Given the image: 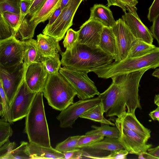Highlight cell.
Returning a JSON list of instances; mask_svg holds the SVG:
<instances>
[{
  "label": "cell",
  "mask_w": 159,
  "mask_h": 159,
  "mask_svg": "<svg viewBox=\"0 0 159 159\" xmlns=\"http://www.w3.org/2000/svg\"><path fill=\"white\" fill-rule=\"evenodd\" d=\"M149 69L143 68L111 77V85L98 95L107 117H117L124 113H134L137 108L141 109L139 95V82Z\"/></svg>",
  "instance_id": "obj_1"
},
{
  "label": "cell",
  "mask_w": 159,
  "mask_h": 159,
  "mask_svg": "<svg viewBox=\"0 0 159 159\" xmlns=\"http://www.w3.org/2000/svg\"><path fill=\"white\" fill-rule=\"evenodd\" d=\"M60 53L63 66L88 73L107 65L115 60L114 57L105 53L98 47L92 48L79 43L72 50H66Z\"/></svg>",
  "instance_id": "obj_2"
},
{
  "label": "cell",
  "mask_w": 159,
  "mask_h": 159,
  "mask_svg": "<svg viewBox=\"0 0 159 159\" xmlns=\"http://www.w3.org/2000/svg\"><path fill=\"white\" fill-rule=\"evenodd\" d=\"M43 93L38 92L26 116L24 132L29 142L51 147L43 100Z\"/></svg>",
  "instance_id": "obj_3"
},
{
  "label": "cell",
  "mask_w": 159,
  "mask_h": 159,
  "mask_svg": "<svg viewBox=\"0 0 159 159\" xmlns=\"http://www.w3.org/2000/svg\"><path fill=\"white\" fill-rule=\"evenodd\" d=\"M159 67V47L155 48L144 55L134 58H127L119 61L112 62L93 72L98 77L108 79L129 73L142 69H155Z\"/></svg>",
  "instance_id": "obj_4"
},
{
  "label": "cell",
  "mask_w": 159,
  "mask_h": 159,
  "mask_svg": "<svg viewBox=\"0 0 159 159\" xmlns=\"http://www.w3.org/2000/svg\"><path fill=\"white\" fill-rule=\"evenodd\" d=\"M42 92L49 105L61 111L74 103V98L77 95L75 89L59 72L49 74Z\"/></svg>",
  "instance_id": "obj_5"
},
{
  "label": "cell",
  "mask_w": 159,
  "mask_h": 159,
  "mask_svg": "<svg viewBox=\"0 0 159 159\" xmlns=\"http://www.w3.org/2000/svg\"><path fill=\"white\" fill-rule=\"evenodd\" d=\"M59 72L75 89L80 99L91 98L100 94L94 82L88 77V73L66 66L61 67Z\"/></svg>",
  "instance_id": "obj_6"
},
{
  "label": "cell",
  "mask_w": 159,
  "mask_h": 159,
  "mask_svg": "<svg viewBox=\"0 0 159 159\" xmlns=\"http://www.w3.org/2000/svg\"><path fill=\"white\" fill-rule=\"evenodd\" d=\"M84 0H69L62 9L59 16L51 25L45 26L43 34L54 38L60 41L73 25L75 14Z\"/></svg>",
  "instance_id": "obj_7"
},
{
  "label": "cell",
  "mask_w": 159,
  "mask_h": 159,
  "mask_svg": "<svg viewBox=\"0 0 159 159\" xmlns=\"http://www.w3.org/2000/svg\"><path fill=\"white\" fill-rule=\"evenodd\" d=\"M25 72L24 62L10 66L0 65V83L10 106L24 80Z\"/></svg>",
  "instance_id": "obj_8"
},
{
  "label": "cell",
  "mask_w": 159,
  "mask_h": 159,
  "mask_svg": "<svg viewBox=\"0 0 159 159\" xmlns=\"http://www.w3.org/2000/svg\"><path fill=\"white\" fill-rule=\"evenodd\" d=\"M26 44L14 36L0 40V65L10 66L24 62Z\"/></svg>",
  "instance_id": "obj_9"
},
{
  "label": "cell",
  "mask_w": 159,
  "mask_h": 159,
  "mask_svg": "<svg viewBox=\"0 0 159 159\" xmlns=\"http://www.w3.org/2000/svg\"><path fill=\"white\" fill-rule=\"evenodd\" d=\"M111 28L116 41L115 61H121L127 58L130 49L137 39L121 18L116 20Z\"/></svg>",
  "instance_id": "obj_10"
},
{
  "label": "cell",
  "mask_w": 159,
  "mask_h": 159,
  "mask_svg": "<svg viewBox=\"0 0 159 159\" xmlns=\"http://www.w3.org/2000/svg\"><path fill=\"white\" fill-rule=\"evenodd\" d=\"M101 101L98 96L85 100L80 99L74 102L61 111L57 117L60 122V127L63 128H72L75 121L81 115Z\"/></svg>",
  "instance_id": "obj_11"
},
{
  "label": "cell",
  "mask_w": 159,
  "mask_h": 159,
  "mask_svg": "<svg viewBox=\"0 0 159 159\" xmlns=\"http://www.w3.org/2000/svg\"><path fill=\"white\" fill-rule=\"evenodd\" d=\"M37 93L32 91L29 89L24 79L10 105L13 123L26 117Z\"/></svg>",
  "instance_id": "obj_12"
},
{
  "label": "cell",
  "mask_w": 159,
  "mask_h": 159,
  "mask_svg": "<svg viewBox=\"0 0 159 159\" xmlns=\"http://www.w3.org/2000/svg\"><path fill=\"white\" fill-rule=\"evenodd\" d=\"M115 124L119 132V139L129 153L139 155L152 147L151 144L147 143V140L116 120Z\"/></svg>",
  "instance_id": "obj_13"
},
{
  "label": "cell",
  "mask_w": 159,
  "mask_h": 159,
  "mask_svg": "<svg viewBox=\"0 0 159 159\" xmlns=\"http://www.w3.org/2000/svg\"><path fill=\"white\" fill-rule=\"evenodd\" d=\"M49 74L43 64L34 62L25 69V80L32 92L42 91L46 84Z\"/></svg>",
  "instance_id": "obj_14"
},
{
  "label": "cell",
  "mask_w": 159,
  "mask_h": 159,
  "mask_svg": "<svg viewBox=\"0 0 159 159\" xmlns=\"http://www.w3.org/2000/svg\"><path fill=\"white\" fill-rule=\"evenodd\" d=\"M103 26L99 22L88 19L78 30V43L92 48L98 47Z\"/></svg>",
  "instance_id": "obj_15"
},
{
  "label": "cell",
  "mask_w": 159,
  "mask_h": 159,
  "mask_svg": "<svg viewBox=\"0 0 159 159\" xmlns=\"http://www.w3.org/2000/svg\"><path fill=\"white\" fill-rule=\"evenodd\" d=\"M121 19L136 39L152 44L153 37L151 31L142 23L137 14L126 12Z\"/></svg>",
  "instance_id": "obj_16"
},
{
  "label": "cell",
  "mask_w": 159,
  "mask_h": 159,
  "mask_svg": "<svg viewBox=\"0 0 159 159\" xmlns=\"http://www.w3.org/2000/svg\"><path fill=\"white\" fill-rule=\"evenodd\" d=\"M116 120L148 140L151 137V131L144 127L137 120L135 113L122 114Z\"/></svg>",
  "instance_id": "obj_17"
},
{
  "label": "cell",
  "mask_w": 159,
  "mask_h": 159,
  "mask_svg": "<svg viewBox=\"0 0 159 159\" xmlns=\"http://www.w3.org/2000/svg\"><path fill=\"white\" fill-rule=\"evenodd\" d=\"M90 20L97 21L104 26L112 27L116 21L109 7L102 4H95L90 8Z\"/></svg>",
  "instance_id": "obj_18"
},
{
  "label": "cell",
  "mask_w": 159,
  "mask_h": 159,
  "mask_svg": "<svg viewBox=\"0 0 159 159\" xmlns=\"http://www.w3.org/2000/svg\"><path fill=\"white\" fill-rule=\"evenodd\" d=\"M39 50L43 57L53 55L61 52L59 41L52 37L42 34L37 36Z\"/></svg>",
  "instance_id": "obj_19"
},
{
  "label": "cell",
  "mask_w": 159,
  "mask_h": 159,
  "mask_svg": "<svg viewBox=\"0 0 159 159\" xmlns=\"http://www.w3.org/2000/svg\"><path fill=\"white\" fill-rule=\"evenodd\" d=\"M62 0H47L41 8L33 16L30 21L34 29L40 23L48 19L53 13L59 7Z\"/></svg>",
  "instance_id": "obj_20"
},
{
  "label": "cell",
  "mask_w": 159,
  "mask_h": 159,
  "mask_svg": "<svg viewBox=\"0 0 159 159\" xmlns=\"http://www.w3.org/2000/svg\"><path fill=\"white\" fill-rule=\"evenodd\" d=\"M29 149L31 159H65L64 154L52 147H46L36 143L29 142Z\"/></svg>",
  "instance_id": "obj_21"
},
{
  "label": "cell",
  "mask_w": 159,
  "mask_h": 159,
  "mask_svg": "<svg viewBox=\"0 0 159 159\" xmlns=\"http://www.w3.org/2000/svg\"><path fill=\"white\" fill-rule=\"evenodd\" d=\"M98 47L105 53L114 57L115 59L116 41L111 28L103 26Z\"/></svg>",
  "instance_id": "obj_22"
},
{
  "label": "cell",
  "mask_w": 159,
  "mask_h": 159,
  "mask_svg": "<svg viewBox=\"0 0 159 159\" xmlns=\"http://www.w3.org/2000/svg\"><path fill=\"white\" fill-rule=\"evenodd\" d=\"M43 57L39 50L36 40L32 39L26 42L23 61L25 69L33 63L42 62Z\"/></svg>",
  "instance_id": "obj_23"
},
{
  "label": "cell",
  "mask_w": 159,
  "mask_h": 159,
  "mask_svg": "<svg viewBox=\"0 0 159 159\" xmlns=\"http://www.w3.org/2000/svg\"><path fill=\"white\" fill-rule=\"evenodd\" d=\"M104 105L101 100L98 104L92 107L81 115L80 117L91 120L101 124L115 126V124L104 117Z\"/></svg>",
  "instance_id": "obj_24"
},
{
  "label": "cell",
  "mask_w": 159,
  "mask_h": 159,
  "mask_svg": "<svg viewBox=\"0 0 159 159\" xmlns=\"http://www.w3.org/2000/svg\"><path fill=\"white\" fill-rule=\"evenodd\" d=\"M84 148L110 152L119 149H125L119 138L107 137H106L103 140L95 142Z\"/></svg>",
  "instance_id": "obj_25"
},
{
  "label": "cell",
  "mask_w": 159,
  "mask_h": 159,
  "mask_svg": "<svg viewBox=\"0 0 159 159\" xmlns=\"http://www.w3.org/2000/svg\"><path fill=\"white\" fill-rule=\"evenodd\" d=\"M156 47L152 44L137 39L130 49L127 58H134L144 55L152 51Z\"/></svg>",
  "instance_id": "obj_26"
},
{
  "label": "cell",
  "mask_w": 159,
  "mask_h": 159,
  "mask_svg": "<svg viewBox=\"0 0 159 159\" xmlns=\"http://www.w3.org/2000/svg\"><path fill=\"white\" fill-rule=\"evenodd\" d=\"M91 127L93 129L87 132L85 135L97 134L106 137L116 138H119V132L116 127H112L108 124H101L100 126L92 125Z\"/></svg>",
  "instance_id": "obj_27"
},
{
  "label": "cell",
  "mask_w": 159,
  "mask_h": 159,
  "mask_svg": "<svg viewBox=\"0 0 159 159\" xmlns=\"http://www.w3.org/2000/svg\"><path fill=\"white\" fill-rule=\"evenodd\" d=\"M42 62L44 65L49 74H57L61 64L58 53L53 55L44 57Z\"/></svg>",
  "instance_id": "obj_28"
},
{
  "label": "cell",
  "mask_w": 159,
  "mask_h": 159,
  "mask_svg": "<svg viewBox=\"0 0 159 159\" xmlns=\"http://www.w3.org/2000/svg\"><path fill=\"white\" fill-rule=\"evenodd\" d=\"M107 6H117L122 9L125 12H128L133 14L137 13V8L135 6L138 3L137 0H107Z\"/></svg>",
  "instance_id": "obj_29"
},
{
  "label": "cell",
  "mask_w": 159,
  "mask_h": 159,
  "mask_svg": "<svg viewBox=\"0 0 159 159\" xmlns=\"http://www.w3.org/2000/svg\"><path fill=\"white\" fill-rule=\"evenodd\" d=\"M6 159H31L29 143L21 141L20 145L13 150Z\"/></svg>",
  "instance_id": "obj_30"
},
{
  "label": "cell",
  "mask_w": 159,
  "mask_h": 159,
  "mask_svg": "<svg viewBox=\"0 0 159 159\" xmlns=\"http://www.w3.org/2000/svg\"><path fill=\"white\" fill-rule=\"evenodd\" d=\"M0 105L1 106L3 110V115L2 119L6 121L9 122L11 124L12 121L10 106L9 104L7 96L3 90L1 84L0 83Z\"/></svg>",
  "instance_id": "obj_31"
},
{
  "label": "cell",
  "mask_w": 159,
  "mask_h": 159,
  "mask_svg": "<svg viewBox=\"0 0 159 159\" xmlns=\"http://www.w3.org/2000/svg\"><path fill=\"white\" fill-rule=\"evenodd\" d=\"M81 137V135L69 137L64 141L58 143L55 148L62 153L75 148L77 143Z\"/></svg>",
  "instance_id": "obj_32"
},
{
  "label": "cell",
  "mask_w": 159,
  "mask_h": 159,
  "mask_svg": "<svg viewBox=\"0 0 159 159\" xmlns=\"http://www.w3.org/2000/svg\"><path fill=\"white\" fill-rule=\"evenodd\" d=\"M79 31H75L69 28L63 42V45L66 50H71L77 46L78 43Z\"/></svg>",
  "instance_id": "obj_33"
},
{
  "label": "cell",
  "mask_w": 159,
  "mask_h": 159,
  "mask_svg": "<svg viewBox=\"0 0 159 159\" xmlns=\"http://www.w3.org/2000/svg\"><path fill=\"white\" fill-rule=\"evenodd\" d=\"M104 136L97 134L82 135L78 140L76 148H84L97 142L103 140Z\"/></svg>",
  "instance_id": "obj_34"
},
{
  "label": "cell",
  "mask_w": 159,
  "mask_h": 159,
  "mask_svg": "<svg viewBox=\"0 0 159 159\" xmlns=\"http://www.w3.org/2000/svg\"><path fill=\"white\" fill-rule=\"evenodd\" d=\"M20 0H0V14L8 11L20 14L19 3Z\"/></svg>",
  "instance_id": "obj_35"
},
{
  "label": "cell",
  "mask_w": 159,
  "mask_h": 159,
  "mask_svg": "<svg viewBox=\"0 0 159 159\" xmlns=\"http://www.w3.org/2000/svg\"><path fill=\"white\" fill-rule=\"evenodd\" d=\"M11 124L2 119L0 120V147L9 140L13 134Z\"/></svg>",
  "instance_id": "obj_36"
},
{
  "label": "cell",
  "mask_w": 159,
  "mask_h": 159,
  "mask_svg": "<svg viewBox=\"0 0 159 159\" xmlns=\"http://www.w3.org/2000/svg\"><path fill=\"white\" fill-rule=\"evenodd\" d=\"M1 14H2L6 21L13 31L15 36L19 28L20 14L6 11Z\"/></svg>",
  "instance_id": "obj_37"
},
{
  "label": "cell",
  "mask_w": 159,
  "mask_h": 159,
  "mask_svg": "<svg viewBox=\"0 0 159 159\" xmlns=\"http://www.w3.org/2000/svg\"><path fill=\"white\" fill-rule=\"evenodd\" d=\"M15 36L14 33L6 21L2 14H0V40Z\"/></svg>",
  "instance_id": "obj_38"
},
{
  "label": "cell",
  "mask_w": 159,
  "mask_h": 159,
  "mask_svg": "<svg viewBox=\"0 0 159 159\" xmlns=\"http://www.w3.org/2000/svg\"><path fill=\"white\" fill-rule=\"evenodd\" d=\"M16 144L13 142H11L8 140L0 147V159H6L11 151L15 148Z\"/></svg>",
  "instance_id": "obj_39"
},
{
  "label": "cell",
  "mask_w": 159,
  "mask_h": 159,
  "mask_svg": "<svg viewBox=\"0 0 159 159\" xmlns=\"http://www.w3.org/2000/svg\"><path fill=\"white\" fill-rule=\"evenodd\" d=\"M129 152L125 149H121L110 152V153L102 157L99 159H126Z\"/></svg>",
  "instance_id": "obj_40"
},
{
  "label": "cell",
  "mask_w": 159,
  "mask_h": 159,
  "mask_svg": "<svg viewBox=\"0 0 159 159\" xmlns=\"http://www.w3.org/2000/svg\"><path fill=\"white\" fill-rule=\"evenodd\" d=\"M31 2L32 0H20V1L19 3L20 17L18 25L19 28L23 20L28 14Z\"/></svg>",
  "instance_id": "obj_41"
},
{
  "label": "cell",
  "mask_w": 159,
  "mask_h": 159,
  "mask_svg": "<svg viewBox=\"0 0 159 159\" xmlns=\"http://www.w3.org/2000/svg\"><path fill=\"white\" fill-rule=\"evenodd\" d=\"M47 0H32L27 15L30 17L33 16L41 8Z\"/></svg>",
  "instance_id": "obj_42"
},
{
  "label": "cell",
  "mask_w": 159,
  "mask_h": 159,
  "mask_svg": "<svg viewBox=\"0 0 159 159\" xmlns=\"http://www.w3.org/2000/svg\"><path fill=\"white\" fill-rule=\"evenodd\" d=\"M159 14V0H154L148 9L147 16L148 20L152 21Z\"/></svg>",
  "instance_id": "obj_43"
},
{
  "label": "cell",
  "mask_w": 159,
  "mask_h": 159,
  "mask_svg": "<svg viewBox=\"0 0 159 159\" xmlns=\"http://www.w3.org/2000/svg\"><path fill=\"white\" fill-rule=\"evenodd\" d=\"M65 159H79L82 158L83 150L76 148L63 152Z\"/></svg>",
  "instance_id": "obj_44"
},
{
  "label": "cell",
  "mask_w": 159,
  "mask_h": 159,
  "mask_svg": "<svg viewBox=\"0 0 159 159\" xmlns=\"http://www.w3.org/2000/svg\"><path fill=\"white\" fill-rule=\"evenodd\" d=\"M151 32L153 37L157 40L159 45V14L152 21Z\"/></svg>",
  "instance_id": "obj_45"
},
{
  "label": "cell",
  "mask_w": 159,
  "mask_h": 159,
  "mask_svg": "<svg viewBox=\"0 0 159 159\" xmlns=\"http://www.w3.org/2000/svg\"><path fill=\"white\" fill-rule=\"evenodd\" d=\"M145 153L146 159H159V146L148 150Z\"/></svg>",
  "instance_id": "obj_46"
},
{
  "label": "cell",
  "mask_w": 159,
  "mask_h": 159,
  "mask_svg": "<svg viewBox=\"0 0 159 159\" xmlns=\"http://www.w3.org/2000/svg\"><path fill=\"white\" fill-rule=\"evenodd\" d=\"M62 9L59 7L53 13L48 19V23L46 26L48 27L52 24L57 19L61 14Z\"/></svg>",
  "instance_id": "obj_47"
},
{
  "label": "cell",
  "mask_w": 159,
  "mask_h": 159,
  "mask_svg": "<svg viewBox=\"0 0 159 159\" xmlns=\"http://www.w3.org/2000/svg\"><path fill=\"white\" fill-rule=\"evenodd\" d=\"M149 115L153 120H157L159 121V107L151 111Z\"/></svg>",
  "instance_id": "obj_48"
},
{
  "label": "cell",
  "mask_w": 159,
  "mask_h": 159,
  "mask_svg": "<svg viewBox=\"0 0 159 159\" xmlns=\"http://www.w3.org/2000/svg\"><path fill=\"white\" fill-rule=\"evenodd\" d=\"M154 102L157 107H159V94L155 95L154 99Z\"/></svg>",
  "instance_id": "obj_49"
},
{
  "label": "cell",
  "mask_w": 159,
  "mask_h": 159,
  "mask_svg": "<svg viewBox=\"0 0 159 159\" xmlns=\"http://www.w3.org/2000/svg\"><path fill=\"white\" fill-rule=\"evenodd\" d=\"M69 0H62L60 7L62 9L66 6Z\"/></svg>",
  "instance_id": "obj_50"
},
{
  "label": "cell",
  "mask_w": 159,
  "mask_h": 159,
  "mask_svg": "<svg viewBox=\"0 0 159 159\" xmlns=\"http://www.w3.org/2000/svg\"><path fill=\"white\" fill-rule=\"evenodd\" d=\"M152 75L159 79V69H156L152 74Z\"/></svg>",
  "instance_id": "obj_51"
}]
</instances>
